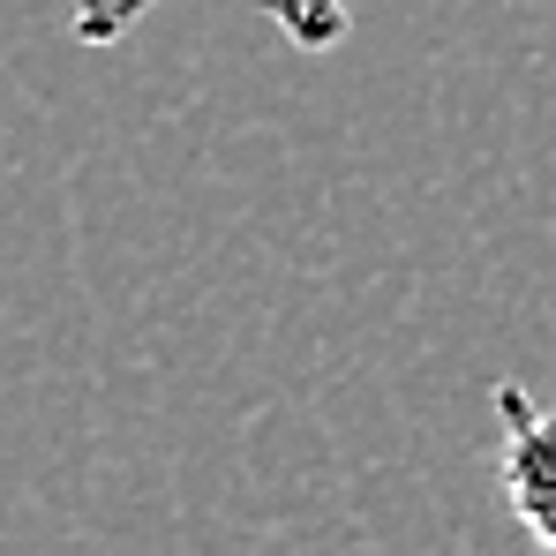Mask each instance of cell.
Here are the masks:
<instances>
[{
  "label": "cell",
  "instance_id": "obj_1",
  "mask_svg": "<svg viewBox=\"0 0 556 556\" xmlns=\"http://www.w3.org/2000/svg\"><path fill=\"white\" fill-rule=\"evenodd\" d=\"M496 473L511 519L556 549V406L527 399V383H496Z\"/></svg>",
  "mask_w": 556,
  "mask_h": 556
},
{
  "label": "cell",
  "instance_id": "obj_2",
  "mask_svg": "<svg viewBox=\"0 0 556 556\" xmlns=\"http://www.w3.org/2000/svg\"><path fill=\"white\" fill-rule=\"evenodd\" d=\"M151 8H159V0H68V23H76L84 46H113V38H128ZM256 8L271 15L301 53H331V46L346 38V23H354V0H256Z\"/></svg>",
  "mask_w": 556,
  "mask_h": 556
}]
</instances>
